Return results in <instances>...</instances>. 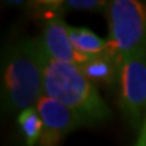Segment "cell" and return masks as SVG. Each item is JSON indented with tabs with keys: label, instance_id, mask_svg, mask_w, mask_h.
<instances>
[{
	"label": "cell",
	"instance_id": "4",
	"mask_svg": "<svg viewBox=\"0 0 146 146\" xmlns=\"http://www.w3.org/2000/svg\"><path fill=\"white\" fill-rule=\"evenodd\" d=\"M116 84L120 112L138 127L146 114V49L123 57Z\"/></svg>",
	"mask_w": 146,
	"mask_h": 146
},
{
	"label": "cell",
	"instance_id": "1",
	"mask_svg": "<svg viewBox=\"0 0 146 146\" xmlns=\"http://www.w3.org/2000/svg\"><path fill=\"white\" fill-rule=\"evenodd\" d=\"M45 53L39 38H26L7 50L1 72V102L7 111L35 107L43 95Z\"/></svg>",
	"mask_w": 146,
	"mask_h": 146
},
{
	"label": "cell",
	"instance_id": "6",
	"mask_svg": "<svg viewBox=\"0 0 146 146\" xmlns=\"http://www.w3.org/2000/svg\"><path fill=\"white\" fill-rule=\"evenodd\" d=\"M39 41L43 53L52 60L74 64L77 66H81L91 60L89 56H84L73 47L69 38L68 25L60 15H52L47 18Z\"/></svg>",
	"mask_w": 146,
	"mask_h": 146
},
{
	"label": "cell",
	"instance_id": "2",
	"mask_svg": "<svg viewBox=\"0 0 146 146\" xmlns=\"http://www.w3.org/2000/svg\"><path fill=\"white\" fill-rule=\"evenodd\" d=\"M43 95L70 110L80 125H96L111 115L108 106L74 64L56 61L45 54Z\"/></svg>",
	"mask_w": 146,
	"mask_h": 146
},
{
	"label": "cell",
	"instance_id": "7",
	"mask_svg": "<svg viewBox=\"0 0 146 146\" xmlns=\"http://www.w3.org/2000/svg\"><path fill=\"white\" fill-rule=\"evenodd\" d=\"M122 60L123 58H120L110 47L107 52L91 57V60L81 65L80 69L84 76L96 87L98 84L114 85L115 83H118Z\"/></svg>",
	"mask_w": 146,
	"mask_h": 146
},
{
	"label": "cell",
	"instance_id": "10",
	"mask_svg": "<svg viewBox=\"0 0 146 146\" xmlns=\"http://www.w3.org/2000/svg\"><path fill=\"white\" fill-rule=\"evenodd\" d=\"M54 3L57 8L104 12V14L108 7V1H102V0H68V1H54Z\"/></svg>",
	"mask_w": 146,
	"mask_h": 146
},
{
	"label": "cell",
	"instance_id": "11",
	"mask_svg": "<svg viewBox=\"0 0 146 146\" xmlns=\"http://www.w3.org/2000/svg\"><path fill=\"white\" fill-rule=\"evenodd\" d=\"M134 146H146V114H145L143 123H142L141 131H139V137H138V139H137Z\"/></svg>",
	"mask_w": 146,
	"mask_h": 146
},
{
	"label": "cell",
	"instance_id": "9",
	"mask_svg": "<svg viewBox=\"0 0 146 146\" xmlns=\"http://www.w3.org/2000/svg\"><path fill=\"white\" fill-rule=\"evenodd\" d=\"M18 125L27 146H35L39 143L43 125H42V119L38 114L36 107H30L19 112Z\"/></svg>",
	"mask_w": 146,
	"mask_h": 146
},
{
	"label": "cell",
	"instance_id": "5",
	"mask_svg": "<svg viewBox=\"0 0 146 146\" xmlns=\"http://www.w3.org/2000/svg\"><path fill=\"white\" fill-rule=\"evenodd\" d=\"M35 107L43 125L38 146H58L66 134L81 126L70 110L49 96L42 95Z\"/></svg>",
	"mask_w": 146,
	"mask_h": 146
},
{
	"label": "cell",
	"instance_id": "3",
	"mask_svg": "<svg viewBox=\"0 0 146 146\" xmlns=\"http://www.w3.org/2000/svg\"><path fill=\"white\" fill-rule=\"evenodd\" d=\"M110 47L120 58L146 49V4L138 0L108 1Z\"/></svg>",
	"mask_w": 146,
	"mask_h": 146
},
{
	"label": "cell",
	"instance_id": "8",
	"mask_svg": "<svg viewBox=\"0 0 146 146\" xmlns=\"http://www.w3.org/2000/svg\"><path fill=\"white\" fill-rule=\"evenodd\" d=\"M68 33L73 47L84 56L94 57L110 49L108 39L100 38L98 34H95L87 27L68 26Z\"/></svg>",
	"mask_w": 146,
	"mask_h": 146
}]
</instances>
